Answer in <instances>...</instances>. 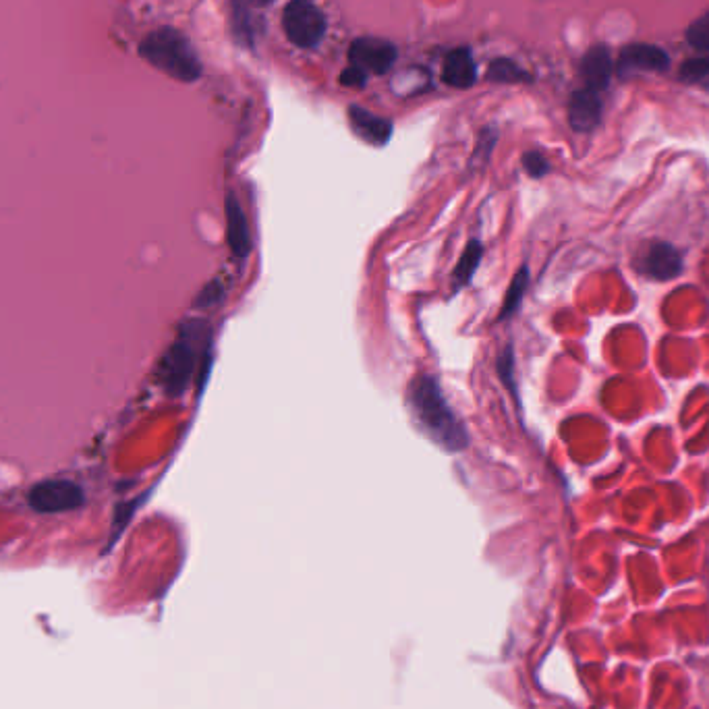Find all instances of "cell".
I'll return each instance as SVG.
<instances>
[{"label":"cell","instance_id":"cell-13","mask_svg":"<svg viewBox=\"0 0 709 709\" xmlns=\"http://www.w3.org/2000/svg\"><path fill=\"white\" fill-rule=\"evenodd\" d=\"M581 75L589 90H604L612 77V59L606 48L593 46L581 63Z\"/></svg>","mask_w":709,"mask_h":709},{"label":"cell","instance_id":"cell-18","mask_svg":"<svg viewBox=\"0 0 709 709\" xmlns=\"http://www.w3.org/2000/svg\"><path fill=\"white\" fill-rule=\"evenodd\" d=\"M488 75L496 83H519V81L529 79V75L523 69H519L517 63L508 61V59H496L492 63Z\"/></svg>","mask_w":709,"mask_h":709},{"label":"cell","instance_id":"cell-8","mask_svg":"<svg viewBox=\"0 0 709 709\" xmlns=\"http://www.w3.org/2000/svg\"><path fill=\"white\" fill-rule=\"evenodd\" d=\"M668 54L651 44H635L622 50L618 59V75L627 77L633 73H658L668 69Z\"/></svg>","mask_w":709,"mask_h":709},{"label":"cell","instance_id":"cell-9","mask_svg":"<svg viewBox=\"0 0 709 709\" xmlns=\"http://www.w3.org/2000/svg\"><path fill=\"white\" fill-rule=\"evenodd\" d=\"M224 218H226V241H229V247L233 249L237 258L245 260L251 253V233H249L247 216L233 193L226 195Z\"/></svg>","mask_w":709,"mask_h":709},{"label":"cell","instance_id":"cell-5","mask_svg":"<svg viewBox=\"0 0 709 709\" xmlns=\"http://www.w3.org/2000/svg\"><path fill=\"white\" fill-rule=\"evenodd\" d=\"M639 274L651 280H672L683 274V253H680L672 243L666 241H651L643 247L637 258Z\"/></svg>","mask_w":709,"mask_h":709},{"label":"cell","instance_id":"cell-12","mask_svg":"<svg viewBox=\"0 0 709 709\" xmlns=\"http://www.w3.org/2000/svg\"><path fill=\"white\" fill-rule=\"evenodd\" d=\"M442 79L450 88L457 90H467L475 83V63L473 56L467 48H457L452 50L442 67Z\"/></svg>","mask_w":709,"mask_h":709},{"label":"cell","instance_id":"cell-3","mask_svg":"<svg viewBox=\"0 0 709 709\" xmlns=\"http://www.w3.org/2000/svg\"><path fill=\"white\" fill-rule=\"evenodd\" d=\"M204 324L189 322L179 334L177 343L168 349L162 365H160V380L168 394L179 396L185 392L197 365V353H200V343L204 336Z\"/></svg>","mask_w":709,"mask_h":709},{"label":"cell","instance_id":"cell-10","mask_svg":"<svg viewBox=\"0 0 709 709\" xmlns=\"http://www.w3.org/2000/svg\"><path fill=\"white\" fill-rule=\"evenodd\" d=\"M602 100L595 90L583 88L573 94L569 102V123L575 131L587 133L600 125Z\"/></svg>","mask_w":709,"mask_h":709},{"label":"cell","instance_id":"cell-16","mask_svg":"<svg viewBox=\"0 0 709 709\" xmlns=\"http://www.w3.org/2000/svg\"><path fill=\"white\" fill-rule=\"evenodd\" d=\"M231 21H233V32L237 34V40L243 44H253L255 40V23L251 17V9L245 0H233L231 3Z\"/></svg>","mask_w":709,"mask_h":709},{"label":"cell","instance_id":"cell-23","mask_svg":"<svg viewBox=\"0 0 709 709\" xmlns=\"http://www.w3.org/2000/svg\"><path fill=\"white\" fill-rule=\"evenodd\" d=\"M220 299H222V289H220L218 282H212V285H210L208 289H204V293H202L200 299H197V303H200V305L204 307V305L218 303Z\"/></svg>","mask_w":709,"mask_h":709},{"label":"cell","instance_id":"cell-24","mask_svg":"<svg viewBox=\"0 0 709 709\" xmlns=\"http://www.w3.org/2000/svg\"><path fill=\"white\" fill-rule=\"evenodd\" d=\"M270 3H272V0H249V5H253V7H266Z\"/></svg>","mask_w":709,"mask_h":709},{"label":"cell","instance_id":"cell-15","mask_svg":"<svg viewBox=\"0 0 709 709\" xmlns=\"http://www.w3.org/2000/svg\"><path fill=\"white\" fill-rule=\"evenodd\" d=\"M527 287H529V270H527V266H523V268L515 274L513 282H510V287H508V291H506V295H504L498 322H504V320H508L510 316L517 314L521 303H523V297H525V293H527Z\"/></svg>","mask_w":709,"mask_h":709},{"label":"cell","instance_id":"cell-19","mask_svg":"<svg viewBox=\"0 0 709 709\" xmlns=\"http://www.w3.org/2000/svg\"><path fill=\"white\" fill-rule=\"evenodd\" d=\"M687 40L697 50H709V13L691 23Z\"/></svg>","mask_w":709,"mask_h":709},{"label":"cell","instance_id":"cell-1","mask_svg":"<svg viewBox=\"0 0 709 709\" xmlns=\"http://www.w3.org/2000/svg\"><path fill=\"white\" fill-rule=\"evenodd\" d=\"M409 411L419 425V430L442 450L455 455L469 446V434L465 425L450 409L440 384L432 376H417L407 390Z\"/></svg>","mask_w":709,"mask_h":709},{"label":"cell","instance_id":"cell-17","mask_svg":"<svg viewBox=\"0 0 709 709\" xmlns=\"http://www.w3.org/2000/svg\"><path fill=\"white\" fill-rule=\"evenodd\" d=\"M680 79L697 88L709 90V59H689L680 69Z\"/></svg>","mask_w":709,"mask_h":709},{"label":"cell","instance_id":"cell-6","mask_svg":"<svg viewBox=\"0 0 709 709\" xmlns=\"http://www.w3.org/2000/svg\"><path fill=\"white\" fill-rule=\"evenodd\" d=\"M83 492L79 486L65 479H50L44 484H38L30 494V504L38 513H63V510H73L81 506Z\"/></svg>","mask_w":709,"mask_h":709},{"label":"cell","instance_id":"cell-7","mask_svg":"<svg viewBox=\"0 0 709 709\" xmlns=\"http://www.w3.org/2000/svg\"><path fill=\"white\" fill-rule=\"evenodd\" d=\"M396 61V48L382 38H357L349 50L351 67L361 69L365 75H382Z\"/></svg>","mask_w":709,"mask_h":709},{"label":"cell","instance_id":"cell-4","mask_svg":"<svg viewBox=\"0 0 709 709\" xmlns=\"http://www.w3.org/2000/svg\"><path fill=\"white\" fill-rule=\"evenodd\" d=\"M282 27L291 44L314 48L326 34V17L311 0H291L282 15Z\"/></svg>","mask_w":709,"mask_h":709},{"label":"cell","instance_id":"cell-22","mask_svg":"<svg viewBox=\"0 0 709 709\" xmlns=\"http://www.w3.org/2000/svg\"><path fill=\"white\" fill-rule=\"evenodd\" d=\"M365 79L367 75L357 67H347L343 73H340V81H343V85H347V88H363Z\"/></svg>","mask_w":709,"mask_h":709},{"label":"cell","instance_id":"cell-20","mask_svg":"<svg viewBox=\"0 0 709 709\" xmlns=\"http://www.w3.org/2000/svg\"><path fill=\"white\" fill-rule=\"evenodd\" d=\"M523 166L527 170V175L533 179H540V177L548 175V170H550V162L540 152H527L523 156Z\"/></svg>","mask_w":709,"mask_h":709},{"label":"cell","instance_id":"cell-14","mask_svg":"<svg viewBox=\"0 0 709 709\" xmlns=\"http://www.w3.org/2000/svg\"><path fill=\"white\" fill-rule=\"evenodd\" d=\"M481 255H484V245L477 239H471L455 266V274H452V291H461L469 285L481 262Z\"/></svg>","mask_w":709,"mask_h":709},{"label":"cell","instance_id":"cell-2","mask_svg":"<svg viewBox=\"0 0 709 709\" xmlns=\"http://www.w3.org/2000/svg\"><path fill=\"white\" fill-rule=\"evenodd\" d=\"M141 59H146L154 69L183 83H191L202 75V63L193 52L189 40L177 30L152 32L139 46Z\"/></svg>","mask_w":709,"mask_h":709},{"label":"cell","instance_id":"cell-21","mask_svg":"<svg viewBox=\"0 0 709 709\" xmlns=\"http://www.w3.org/2000/svg\"><path fill=\"white\" fill-rule=\"evenodd\" d=\"M513 370H515V359H513V347H506V351L498 359V372L502 382L508 386L510 392H517L515 382H513Z\"/></svg>","mask_w":709,"mask_h":709},{"label":"cell","instance_id":"cell-11","mask_svg":"<svg viewBox=\"0 0 709 709\" xmlns=\"http://www.w3.org/2000/svg\"><path fill=\"white\" fill-rule=\"evenodd\" d=\"M349 123H351L353 131L372 146L388 144V139L392 135V125L386 119L374 115V112L365 110L361 106L349 108Z\"/></svg>","mask_w":709,"mask_h":709}]
</instances>
